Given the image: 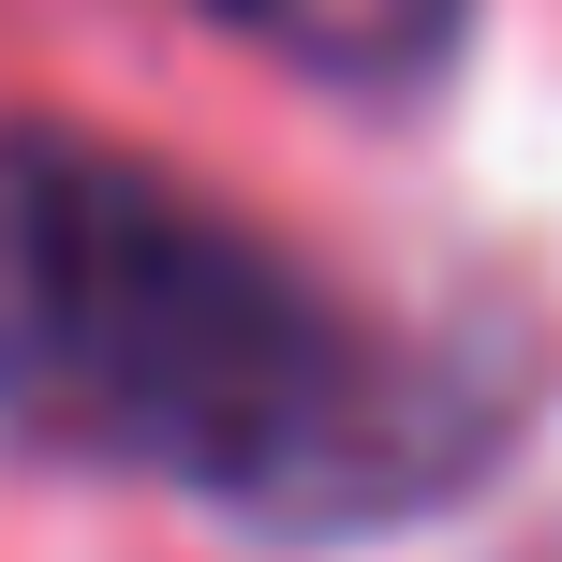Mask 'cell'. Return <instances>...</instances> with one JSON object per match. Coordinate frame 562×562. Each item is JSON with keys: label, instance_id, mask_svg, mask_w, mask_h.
<instances>
[{"label": "cell", "instance_id": "cell-2", "mask_svg": "<svg viewBox=\"0 0 562 562\" xmlns=\"http://www.w3.org/2000/svg\"><path fill=\"white\" fill-rule=\"evenodd\" d=\"M193 15H223L237 45L296 59V75H326V89H415L429 59L459 45L474 0H193Z\"/></svg>", "mask_w": 562, "mask_h": 562}, {"label": "cell", "instance_id": "cell-1", "mask_svg": "<svg viewBox=\"0 0 562 562\" xmlns=\"http://www.w3.org/2000/svg\"><path fill=\"white\" fill-rule=\"evenodd\" d=\"M0 429L252 518L415 504L474 445L429 356L370 340L296 252L59 119L0 134Z\"/></svg>", "mask_w": 562, "mask_h": 562}]
</instances>
